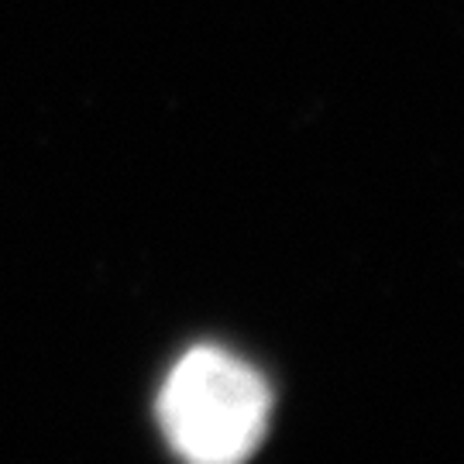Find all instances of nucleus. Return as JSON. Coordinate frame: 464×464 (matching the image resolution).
Returning <instances> with one entry per match:
<instances>
[{"mask_svg": "<svg viewBox=\"0 0 464 464\" xmlns=\"http://www.w3.org/2000/svg\"><path fill=\"white\" fill-rule=\"evenodd\" d=\"M266 379L220 348H197L169 372L159 396V423L183 458L199 464L241 461L268 427Z\"/></svg>", "mask_w": 464, "mask_h": 464, "instance_id": "nucleus-1", "label": "nucleus"}]
</instances>
